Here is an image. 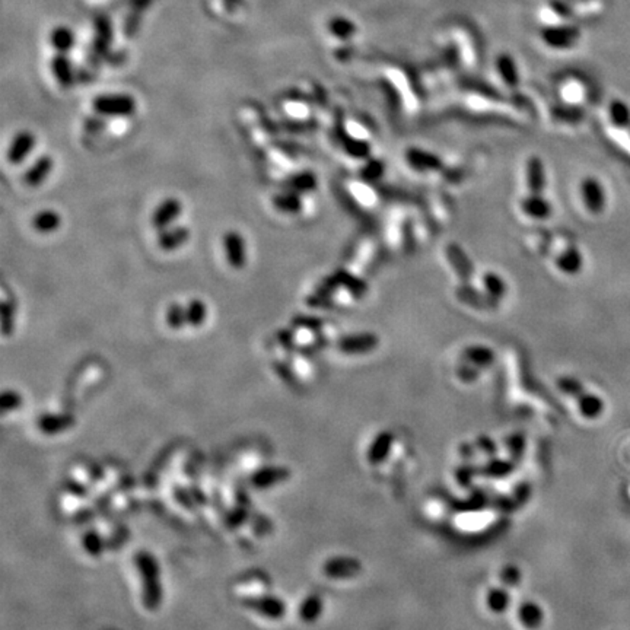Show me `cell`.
<instances>
[{"instance_id":"obj_3","label":"cell","mask_w":630,"mask_h":630,"mask_svg":"<svg viewBox=\"0 0 630 630\" xmlns=\"http://www.w3.org/2000/svg\"><path fill=\"white\" fill-rule=\"evenodd\" d=\"M139 569L145 578V598L149 605H157L159 601V586H158V567L154 560L146 553L138 556Z\"/></svg>"},{"instance_id":"obj_7","label":"cell","mask_w":630,"mask_h":630,"mask_svg":"<svg viewBox=\"0 0 630 630\" xmlns=\"http://www.w3.org/2000/svg\"><path fill=\"white\" fill-rule=\"evenodd\" d=\"M378 346V337L371 333H359L346 336L339 341V349L346 355H365L372 352Z\"/></svg>"},{"instance_id":"obj_15","label":"cell","mask_w":630,"mask_h":630,"mask_svg":"<svg viewBox=\"0 0 630 630\" xmlns=\"http://www.w3.org/2000/svg\"><path fill=\"white\" fill-rule=\"evenodd\" d=\"M54 168V159L50 155L40 157L25 174V183L31 187H37L44 183Z\"/></svg>"},{"instance_id":"obj_14","label":"cell","mask_w":630,"mask_h":630,"mask_svg":"<svg viewBox=\"0 0 630 630\" xmlns=\"http://www.w3.org/2000/svg\"><path fill=\"white\" fill-rule=\"evenodd\" d=\"M521 210L531 219H547L552 214V205L541 194H530L521 202Z\"/></svg>"},{"instance_id":"obj_32","label":"cell","mask_w":630,"mask_h":630,"mask_svg":"<svg viewBox=\"0 0 630 630\" xmlns=\"http://www.w3.org/2000/svg\"><path fill=\"white\" fill-rule=\"evenodd\" d=\"M286 477H288V471L285 468H269V470H263L262 473L255 474L253 482L258 487H267V486H272L274 483L285 480Z\"/></svg>"},{"instance_id":"obj_30","label":"cell","mask_w":630,"mask_h":630,"mask_svg":"<svg viewBox=\"0 0 630 630\" xmlns=\"http://www.w3.org/2000/svg\"><path fill=\"white\" fill-rule=\"evenodd\" d=\"M497 72L505 80V83L512 86V88L518 85L519 78H518V72H516V64L512 60V57H509L507 54L499 56L497 57Z\"/></svg>"},{"instance_id":"obj_35","label":"cell","mask_w":630,"mask_h":630,"mask_svg":"<svg viewBox=\"0 0 630 630\" xmlns=\"http://www.w3.org/2000/svg\"><path fill=\"white\" fill-rule=\"evenodd\" d=\"M499 579H501L502 585L507 586V588H516L521 581H523V572H521L516 564H505L501 572H499Z\"/></svg>"},{"instance_id":"obj_33","label":"cell","mask_w":630,"mask_h":630,"mask_svg":"<svg viewBox=\"0 0 630 630\" xmlns=\"http://www.w3.org/2000/svg\"><path fill=\"white\" fill-rule=\"evenodd\" d=\"M166 324L172 330H181L187 322V311L181 303L174 302L166 310Z\"/></svg>"},{"instance_id":"obj_44","label":"cell","mask_w":630,"mask_h":630,"mask_svg":"<svg viewBox=\"0 0 630 630\" xmlns=\"http://www.w3.org/2000/svg\"><path fill=\"white\" fill-rule=\"evenodd\" d=\"M457 374H459V377H460L463 381H466V382H473L477 377H479V368H475V366H473V365L464 362V365H461V366L457 369Z\"/></svg>"},{"instance_id":"obj_36","label":"cell","mask_w":630,"mask_h":630,"mask_svg":"<svg viewBox=\"0 0 630 630\" xmlns=\"http://www.w3.org/2000/svg\"><path fill=\"white\" fill-rule=\"evenodd\" d=\"M72 423V418L69 416H42L40 420V428L44 432L54 433L69 428Z\"/></svg>"},{"instance_id":"obj_4","label":"cell","mask_w":630,"mask_h":630,"mask_svg":"<svg viewBox=\"0 0 630 630\" xmlns=\"http://www.w3.org/2000/svg\"><path fill=\"white\" fill-rule=\"evenodd\" d=\"M224 248L228 265L240 270L247 265V244L244 236L238 231H228L224 235Z\"/></svg>"},{"instance_id":"obj_29","label":"cell","mask_w":630,"mask_h":630,"mask_svg":"<svg viewBox=\"0 0 630 630\" xmlns=\"http://www.w3.org/2000/svg\"><path fill=\"white\" fill-rule=\"evenodd\" d=\"M514 468L515 466L511 461L493 457L489 460V463H486L482 467L480 473L487 477H492V479H504V477L509 475L514 471Z\"/></svg>"},{"instance_id":"obj_12","label":"cell","mask_w":630,"mask_h":630,"mask_svg":"<svg viewBox=\"0 0 630 630\" xmlns=\"http://www.w3.org/2000/svg\"><path fill=\"white\" fill-rule=\"evenodd\" d=\"M52 72L61 88L68 90L75 85V72L68 54L56 53L52 60Z\"/></svg>"},{"instance_id":"obj_5","label":"cell","mask_w":630,"mask_h":630,"mask_svg":"<svg viewBox=\"0 0 630 630\" xmlns=\"http://www.w3.org/2000/svg\"><path fill=\"white\" fill-rule=\"evenodd\" d=\"M183 213V203L177 198H168L158 205L154 214H152V226L158 232L164 231L176 222Z\"/></svg>"},{"instance_id":"obj_25","label":"cell","mask_w":630,"mask_h":630,"mask_svg":"<svg viewBox=\"0 0 630 630\" xmlns=\"http://www.w3.org/2000/svg\"><path fill=\"white\" fill-rule=\"evenodd\" d=\"M247 605H251V608L254 610L260 612L262 614L272 617V619H279L285 614L286 607L281 600L269 597V598H263V600H254V601H247Z\"/></svg>"},{"instance_id":"obj_6","label":"cell","mask_w":630,"mask_h":630,"mask_svg":"<svg viewBox=\"0 0 630 630\" xmlns=\"http://www.w3.org/2000/svg\"><path fill=\"white\" fill-rule=\"evenodd\" d=\"M581 198L586 210L598 214L605 207V191L597 178L588 177L581 183Z\"/></svg>"},{"instance_id":"obj_18","label":"cell","mask_w":630,"mask_h":630,"mask_svg":"<svg viewBox=\"0 0 630 630\" xmlns=\"http://www.w3.org/2000/svg\"><path fill=\"white\" fill-rule=\"evenodd\" d=\"M463 358H464V362L480 369V368H487L493 363L495 353L487 346L474 344V346H468L467 349H464Z\"/></svg>"},{"instance_id":"obj_10","label":"cell","mask_w":630,"mask_h":630,"mask_svg":"<svg viewBox=\"0 0 630 630\" xmlns=\"http://www.w3.org/2000/svg\"><path fill=\"white\" fill-rule=\"evenodd\" d=\"M518 620L528 630H537L545 623V610L541 605L533 600L523 601L518 607Z\"/></svg>"},{"instance_id":"obj_24","label":"cell","mask_w":630,"mask_h":630,"mask_svg":"<svg viewBox=\"0 0 630 630\" xmlns=\"http://www.w3.org/2000/svg\"><path fill=\"white\" fill-rule=\"evenodd\" d=\"M111 40H113V31H111L110 19H108L107 16L99 18L97 20V37L94 41V46H92L97 57H99L108 52V49H110Z\"/></svg>"},{"instance_id":"obj_42","label":"cell","mask_w":630,"mask_h":630,"mask_svg":"<svg viewBox=\"0 0 630 630\" xmlns=\"http://www.w3.org/2000/svg\"><path fill=\"white\" fill-rule=\"evenodd\" d=\"M475 447L477 449H480L483 454L489 455L490 459H493L495 455L497 454V445L495 444V441L486 435H482L475 440Z\"/></svg>"},{"instance_id":"obj_41","label":"cell","mask_w":630,"mask_h":630,"mask_svg":"<svg viewBox=\"0 0 630 630\" xmlns=\"http://www.w3.org/2000/svg\"><path fill=\"white\" fill-rule=\"evenodd\" d=\"M20 404H23V397H20L16 391H5L2 394V408L4 411H9V410H15L18 408Z\"/></svg>"},{"instance_id":"obj_22","label":"cell","mask_w":630,"mask_h":630,"mask_svg":"<svg viewBox=\"0 0 630 630\" xmlns=\"http://www.w3.org/2000/svg\"><path fill=\"white\" fill-rule=\"evenodd\" d=\"M284 188L295 191L298 194H302V193L305 194V193L314 191L317 188V177L311 171H302V172L293 174V176H291L285 181Z\"/></svg>"},{"instance_id":"obj_9","label":"cell","mask_w":630,"mask_h":630,"mask_svg":"<svg viewBox=\"0 0 630 630\" xmlns=\"http://www.w3.org/2000/svg\"><path fill=\"white\" fill-rule=\"evenodd\" d=\"M37 143L35 136L28 132V130H24V132H19L11 142L9 147H8V154L6 158L12 165H19L23 164L32 152L34 146Z\"/></svg>"},{"instance_id":"obj_26","label":"cell","mask_w":630,"mask_h":630,"mask_svg":"<svg viewBox=\"0 0 630 630\" xmlns=\"http://www.w3.org/2000/svg\"><path fill=\"white\" fill-rule=\"evenodd\" d=\"M324 610L322 598L317 594H313L303 600L299 605V617L303 623H314L320 619Z\"/></svg>"},{"instance_id":"obj_8","label":"cell","mask_w":630,"mask_h":630,"mask_svg":"<svg viewBox=\"0 0 630 630\" xmlns=\"http://www.w3.org/2000/svg\"><path fill=\"white\" fill-rule=\"evenodd\" d=\"M393 444H394V433L391 430H381L366 449L368 463L372 466L384 463L388 459L391 449H393Z\"/></svg>"},{"instance_id":"obj_28","label":"cell","mask_w":630,"mask_h":630,"mask_svg":"<svg viewBox=\"0 0 630 630\" xmlns=\"http://www.w3.org/2000/svg\"><path fill=\"white\" fill-rule=\"evenodd\" d=\"M186 311H187V322L191 327H200L207 318L206 303L199 298H193L186 305Z\"/></svg>"},{"instance_id":"obj_21","label":"cell","mask_w":630,"mask_h":630,"mask_svg":"<svg viewBox=\"0 0 630 630\" xmlns=\"http://www.w3.org/2000/svg\"><path fill=\"white\" fill-rule=\"evenodd\" d=\"M556 266L562 273L574 276L582 270L583 258L576 248H568L557 257Z\"/></svg>"},{"instance_id":"obj_27","label":"cell","mask_w":630,"mask_h":630,"mask_svg":"<svg viewBox=\"0 0 630 630\" xmlns=\"http://www.w3.org/2000/svg\"><path fill=\"white\" fill-rule=\"evenodd\" d=\"M61 225V216L54 210H42L32 218V228L41 234H52Z\"/></svg>"},{"instance_id":"obj_48","label":"cell","mask_w":630,"mask_h":630,"mask_svg":"<svg viewBox=\"0 0 630 630\" xmlns=\"http://www.w3.org/2000/svg\"><path fill=\"white\" fill-rule=\"evenodd\" d=\"M85 127H86V130H88V132H91V133H98V132H101L102 127H104V121H102L101 119L95 117V119L91 120V121H86V123H85Z\"/></svg>"},{"instance_id":"obj_46","label":"cell","mask_w":630,"mask_h":630,"mask_svg":"<svg viewBox=\"0 0 630 630\" xmlns=\"http://www.w3.org/2000/svg\"><path fill=\"white\" fill-rule=\"evenodd\" d=\"M85 547L91 555H98L101 552V543L98 535L95 534H88L85 538Z\"/></svg>"},{"instance_id":"obj_19","label":"cell","mask_w":630,"mask_h":630,"mask_svg":"<svg viewBox=\"0 0 630 630\" xmlns=\"http://www.w3.org/2000/svg\"><path fill=\"white\" fill-rule=\"evenodd\" d=\"M273 205L274 207L281 212V213H288V214H298L302 210V199L301 194L291 191V190H284L277 193L273 198Z\"/></svg>"},{"instance_id":"obj_11","label":"cell","mask_w":630,"mask_h":630,"mask_svg":"<svg viewBox=\"0 0 630 630\" xmlns=\"http://www.w3.org/2000/svg\"><path fill=\"white\" fill-rule=\"evenodd\" d=\"M190 240V229L186 226H169L158 234V246L164 251H176Z\"/></svg>"},{"instance_id":"obj_43","label":"cell","mask_w":630,"mask_h":630,"mask_svg":"<svg viewBox=\"0 0 630 630\" xmlns=\"http://www.w3.org/2000/svg\"><path fill=\"white\" fill-rule=\"evenodd\" d=\"M346 150L347 154H351L358 158H365L369 154V146L363 142H356L353 139L346 140Z\"/></svg>"},{"instance_id":"obj_2","label":"cell","mask_w":630,"mask_h":630,"mask_svg":"<svg viewBox=\"0 0 630 630\" xmlns=\"http://www.w3.org/2000/svg\"><path fill=\"white\" fill-rule=\"evenodd\" d=\"M362 563L353 556H334L324 562L322 574L332 579H353L362 574Z\"/></svg>"},{"instance_id":"obj_1","label":"cell","mask_w":630,"mask_h":630,"mask_svg":"<svg viewBox=\"0 0 630 630\" xmlns=\"http://www.w3.org/2000/svg\"><path fill=\"white\" fill-rule=\"evenodd\" d=\"M92 108L101 117H132L138 110V102L127 94H104L92 101Z\"/></svg>"},{"instance_id":"obj_37","label":"cell","mask_w":630,"mask_h":630,"mask_svg":"<svg viewBox=\"0 0 630 630\" xmlns=\"http://www.w3.org/2000/svg\"><path fill=\"white\" fill-rule=\"evenodd\" d=\"M483 285H485L487 293H489L492 298L499 299V298L505 296L507 286H505V284H504V280H502L501 277H499L497 274H495V273H486V274L483 276Z\"/></svg>"},{"instance_id":"obj_16","label":"cell","mask_w":630,"mask_h":630,"mask_svg":"<svg viewBox=\"0 0 630 630\" xmlns=\"http://www.w3.org/2000/svg\"><path fill=\"white\" fill-rule=\"evenodd\" d=\"M485 602L487 610L495 613V614H502L505 613L509 605H511V594L508 591L507 586H493L485 597Z\"/></svg>"},{"instance_id":"obj_47","label":"cell","mask_w":630,"mask_h":630,"mask_svg":"<svg viewBox=\"0 0 630 630\" xmlns=\"http://www.w3.org/2000/svg\"><path fill=\"white\" fill-rule=\"evenodd\" d=\"M279 341L281 346L285 347V349H291V347H293V339H292V333L289 330L279 332Z\"/></svg>"},{"instance_id":"obj_39","label":"cell","mask_w":630,"mask_h":630,"mask_svg":"<svg viewBox=\"0 0 630 630\" xmlns=\"http://www.w3.org/2000/svg\"><path fill=\"white\" fill-rule=\"evenodd\" d=\"M15 327V303L9 301L2 302V333L11 336Z\"/></svg>"},{"instance_id":"obj_23","label":"cell","mask_w":630,"mask_h":630,"mask_svg":"<svg viewBox=\"0 0 630 630\" xmlns=\"http://www.w3.org/2000/svg\"><path fill=\"white\" fill-rule=\"evenodd\" d=\"M527 184L528 188L533 194H541L543 188H545L546 184V177H545V166H543V162L540 158L534 157L528 161L527 165Z\"/></svg>"},{"instance_id":"obj_31","label":"cell","mask_w":630,"mask_h":630,"mask_svg":"<svg viewBox=\"0 0 630 630\" xmlns=\"http://www.w3.org/2000/svg\"><path fill=\"white\" fill-rule=\"evenodd\" d=\"M329 30L336 38H340V40H349L356 32V27L352 20L347 18H343V16L333 18L329 23Z\"/></svg>"},{"instance_id":"obj_45","label":"cell","mask_w":630,"mask_h":630,"mask_svg":"<svg viewBox=\"0 0 630 630\" xmlns=\"http://www.w3.org/2000/svg\"><path fill=\"white\" fill-rule=\"evenodd\" d=\"M292 324L295 325V327H299V329H311V330H317V329H320L321 321L317 320V318L296 317V318H293Z\"/></svg>"},{"instance_id":"obj_34","label":"cell","mask_w":630,"mask_h":630,"mask_svg":"<svg viewBox=\"0 0 630 630\" xmlns=\"http://www.w3.org/2000/svg\"><path fill=\"white\" fill-rule=\"evenodd\" d=\"M556 385H557V388L562 391L563 394L575 397V399H578L579 396H582L585 393L583 384L579 380L574 378V377H560L557 380Z\"/></svg>"},{"instance_id":"obj_38","label":"cell","mask_w":630,"mask_h":630,"mask_svg":"<svg viewBox=\"0 0 630 630\" xmlns=\"http://www.w3.org/2000/svg\"><path fill=\"white\" fill-rule=\"evenodd\" d=\"M505 445H507V449L509 451V455L512 459H515V460L523 459V455L526 452V447H527L524 435H521V433H512V435H509L507 438Z\"/></svg>"},{"instance_id":"obj_17","label":"cell","mask_w":630,"mask_h":630,"mask_svg":"<svg viewBox=\"0 0 630 630\" xmlns=\"http://www.w3.org/2000/svg\"><path fill=\"white\" fill-rule=\"evenodd\" d=\"M75 41H76L75 32L66 25H59L53 28L50 34V42L56 53L69 54L75 47Z\"/></svg>"},{"instance_id":"obj_13","label":"cell","mask_w":630,"mask_h":630,"mask_svg":"<svg viewBox=\"0 0 630 630\" xmlns=\"http://www.w3.org/2000/svg\"><path fill=\"white\" fill-rule=\"evenodd\" d=\"M406 161L413 169L420 172L438 171L442 166V162L437 155L429 154V152L418 147H411L406 152Z\"/></svg>"},{"instance_id":"obj_40","label":"cell","mask_w":630,"mask_h":630,"mask_svg":"<svg viewBox=\"0 0 630 630\" xmlns=\"http://www.w3.org/2000/svg\"><path fill=\"white\" fill-rule=\"evenodd\" d=\"M475 473H479V471H475L471 464H463L457 470H455L454 475H455V480H457V483L461 487H470L473 485Z\"/></svg>"},{"instance_id":"obj_20","label":"cell","mask_w":630,"mask_h":630,"mask_svg":"<svg viewBox=\"0 0 630 630\" xmlns=\"http://www.w3.org/2000/svg\"><path fill=\"white\" fill-rule=\"evenodd\" d=\"M578 410L585 419H597L604 411V401L597 394L585 393L576 399Z\"/></svg>"}]
</instances>
